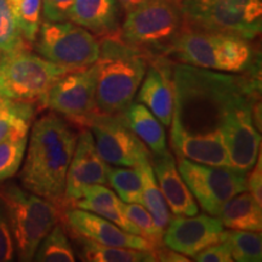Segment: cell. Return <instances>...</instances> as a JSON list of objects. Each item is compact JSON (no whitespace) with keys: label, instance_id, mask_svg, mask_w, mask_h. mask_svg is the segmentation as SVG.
I'll use <instances>...</instances> for the list:
<instances>
[{"label":"cell","instance_id":"6da1fadb","mask_svg":"<svg viewBox=\"0 0 262 262\" xmlns=\"http://www.w3.org/2000/svg\"><path fill=\"white\" fill-rule=\"evenodd\" d=\"M170 140L178 158L231 168L222 133L238 110L260 101V75L219 73L179 63L170 71Z\"/></svg>","mask_w":262,"mask_h":262},{"label":"cell","instance_id":"7a4b0ae2","mask_svg":"<svg viewBox=\"0 0 262 262\" xmlns=\"http://www.w3.org/2000/svg\"><path fill=\"white\" fill-rule=\"evenodd\" d=\"M78 135L58 114L50 112L32 125L19 182L27 191L63 209L66 176Z\"/></svg>","mask_w":262,"mask_h":262},{"label":"cell","instance_id":"3957f363","mask_svg":"<svg viewBox=\"0 0 262 262\" xmlns=\"http://www.w3.org/2000/svg\"><path fill=\"white\" fill-rule=\"evenodd\" d=\"M97 70L95 102L98 114L122 116L133 103L150 58L125 44L120 35L103 38Z\"/></svg>","mask_w":262,"mask_h":262},{"label":"cell","instance_id":"277c9868","mask_svg":"<svg viewBox=\"0 0 262 262\" xmlns=\"http://www.w3.org/2000/svg\"><path fill=\"white\" fill-rule=\"evenodd\" d=\"M169 56L182 63L225 73L260 75V56L249 39L186 26Z\"/></svg>","mask_w":262,"mask_h":262},{"label":"cell","instance_id":"5b68a950","mask_svg":"<svg viewBox=\"0 0 262 262\" xmlns=\"http://www.w3.org/2000/svg\"><path fill=\"white\" fill-rule=\"evenodd\" d=\"M186 27L176 0H145L127 11L120 39L150 60L169 56L170 49Z\"/></svg>","mask_w":262,"mask_h":262},{"label":"cell","instance_id":"8992f818","mask_svg":"<svg viewBox=\"0 0 262 262\" xmlns=\"http://www.w3.org/2000/svg\"><path fill=\"white\" fill-rule=\"evenodd\" d=\"M15 251L19 261H32L35 251L49 232L62 220V209L17 183L0 186Z\"/></svg>","mask_w":262,"mask_h":262},{"label":"cell","instance_id":"52a82bcc","mask_svg":"<svg viewBox=\"0 0 262 262\" xmlns=\"http://www.w3.org/2000/svg\"><path fill=\"white\" fill-rule=\"evenodd\" d=\"M187 27L249 39L262 29V0H176Z\"/></svg>","mask_w":262,"mask_h":262},{"label":"cell","instance_id":"ba28073f","mask_svg":"<svg viewBox=\"0 0 262 262\" xmlns=\"http://www.w3.org/2000/svg\"><path fill=\"white\" fill-rule=\"evenodd\" d=\"M73 70L24 48L0 58V94L12 101L38 103L60 78Z\"/></svg>","mask_w":262,"mask_h":262},{"label":"cell","instance_id":"9c48e42d","mask_svg":"<svg viewBox=\"0 0 262 262\" xmlns=\"http://www.w3.org/2000/svg\"><path fill=\"white\" fill-rule=\"evenodd\" d=\"M33 44L41 57L73 71L93 66L101 51L96 35L71 21L41 22Z\"/></svg>","mask_w":262,"mask_h":262},{"label":"cell","instance_id":"30bf717a","mask_svg":"<svg viewBox=\"0 0 262 262\" xmlns=\"http://www.w3.org/2000/svg\"><path fill=\"white\" fill-rule=\"evenodd\" d=\"M96 64L83 70H74L60 78L39 101L40 108H49L54 113L70 120L78 129H89L97 114Z\"/></svg>","mask_w":262,"mask_h":262},{"label":"cell","instance_id":"8fae6325","mask_svg":"<svg viewBox=\"0 0 262 262\" xmlns=\"http://www.w3.org/2000/svg\"><path fill=\"white\" fill-rule=\"evenodd\" d=\"M178 169L183 181L201 208L217 216L226 202L247 191V173L226 166H212L178 158Z\"/></svg>","mask_w":262,"mask_h":262},{"label":"cell","instance_id":"7c38bea8","mask_svg":"<svg viewBox=\"0 0 262 262\" xmlns=\"http://www.w3.org/2000/svg\"><path fill=\"white\" fill-rule=\"evenodd\" d=\"M89 129L98 155L116 166H137L149 160L150 152L127 126L123 116L96 114Z\"/></svg>","mask_w":262,"mask_h":262},{"label":"cell","instance_id":"4fadbf2b","mask_svg":"<svg viewBox=\"0 0 262 262\" xmlns=\"http://www.w3.org/2000/svg\"><path fill=\"white\" fill-rule=\"evenodd\" d=\"M111 166L98 155L90 129H80L73 158L66 176L63 208H73L83 198V191L90 185H108Z\"/></svg>","mask_w":262,"mask_h":262},{"label":"cell","instance_id":"5bb4252c","mask_svg":"<svg viewBox=\"0 0 262 262\" xmlns=\"http://www.w3.org/2000/svg\"><path fill=\"white\" fill-rule=\"evenodd\" d=\"M224 225L217 216L192 215L176 216L166 226L163 244L172 250L193 257L199 251L222 239Z\"/></svg>","mask_w":262,"mask_h":262},{"label":"cell","instance_id":"9a60e30c","mask_svg":"<svg viewBox=\"0 0 262 262\" xmlns=\"http://www.w3.org/2000/svg\"><path fill=\"white\" fill-rule=\"evenodd\" d=\"M66 224L77 237H83L108 247L129 248L137 250H153L156 247L141 235L124 231L107 219L78 208H68L64 215Z\"/></svg>","mask_w":262,"mask_h":262},{"label":"cell","instance_id":"2e32d148","mask_svg":"<svg viewBox=\"0 0 262 262\" xmlns=\"http://www.w3.org/2000/svg\"><path fill=\"white\" fill-rule=\"evenodd\" d=\"M254 104L238 110L222 133L231 168L242 172L253 168L260 155L261 135L254 123Z\"/></svg>","mask_w":262,"mask_h":262},{"label":"cell","instance_id":"e0dca14e","mask_svg":"<svg viewBox=\"0 0 262 262\" xmlns=\"http://www.w3.org/2000/svg\"><path fill=\"white\" fill-rule=\"evenodd\" d=\"M150 165L160 191L169 209L175 216H192L199 212L194 196L183 181L175 159L169 150L160 155H150Z\"/></svg>","mask_w":262,"mask_h":262},{"label":"cell","instance_id":"ac0fdd59","mask_svg":"<svg viewBox=\"0 0 262 262\" xmlns=\"http://www.w3.org/2000/svg\"><path fill=\"white\" fill-rule=\"evenodd\" d=\"M147 68L142 84L137 91V101L148 108L165 126H170L172 117L173 96L170 67L165 58L152 60Z\"/></svg>","mask_w":262,"mask_h":262},{"label":"cell","instance_id":"d6986e66","mask_svg":"<svg viewBox=\"0 0 262 262\" xmlns=\"http://www.w3.org/2000/svg\"><path fill=\"white\" fill-rule=\"evenodd\" d=\"M120 8L118 0H75L70 21L97 38L116 37L120 32Z\"/></svg>","mask_w":262,"mask_h":262},{"label":"cell","instance_id":"ffe728a7","mask_svg":"<svg viewBox=\"0 0 262 262\" xmlns=\"http://www.w3.org/2000/svg\"><path fill=\"white\" fill-rule=\"evenodd\" d=\"M123 205L124 202L104 185H90L84 188L83 198L75 202L73 208L94 212L129 233L141 235L136 226L124 214Z\"/></svg>","mask_w":262,"mask_h":262},{"label":"cell","instance_id":"44dd1931","mask_svg":"<svg viewBox=\"0 0 262 262\" xmlns=\"http://www.w3.org/2000/svg\"><path fill=\"white\" fill-rule=\"evenodd\" d=\"M124 120L153 155L168 150L166 134L160 120L145 104L131 103L123 114Z\"/></svg>","mask_w":262,"mask_h":262},{"label":"cell","instance_id":"7402d4cb","mask_svg":"<svg viewBox=\"0 0 262 262\" xmlns=\"http://www.w3.org/2000/svg\"><path fill=\"white\" fill-rule=\"evenodd\" d=\"M217 217L229 229L261 232L262 209L261 204L250 192H241L232 196L221 208Z\"/></svg>","mask_w":262,"mask_h":262},{"label":"cell","instance_id":"603a6c76","mask_svg":"<svg viewBox=\"0 0 262 262\" xmlns=\"http://www.w3.org/2000/svg\"><path fill=\"white\" fill-rule=\"evenodd\" d=\"M80 238V258L89 262H149L157 261L153 250L108 247L90 239Z\"/></svg>","mask_w":262,"mask_h":262},{"label":"cell","instance_id":"cb8c5ba5","mask_svg":"<svg viewBox=\"0 0 262 262\" xmlns=\"http://www.w3.org/2000/svg\"><path fill=\"white\" fill-rule=\"evenodd\" d=\"M137 166L140 168L141 181H142V205L152 215L156 224L163 231H165L166 226L171 220V215L156 180L152 165L149 164V160H145Z\"/></svg>","mask_w":262,"mask_h":262},{"label":"cell","instance_id":"d4e9b609","mask_svg":"<svg viewBox=\"0 0 262 262\" xmlns=\"http://www.w3.org/2000/svg\"><path fill=\"white\" fill-rule=\"evenodd\" d=\"M34 114V103L10 101L8 106L0 112V142L15 137L28 136Z\"/></svg>","mask_w":262,"mask_h":262},{"label":"cell","instance_id":"484cf974","mask_svg":"<svg viewBox=\"0 0 262 262\" xmlns=\"http://www.w3.org/2000/svg\"><path fill=\"white\" fill-rule=\"evenodd\" d=\"M221 241L228 244L233 261L260 262L262 260L261 232L229 229L224 231Z\"/></svg>","mask_w":262,"mask_h":262},{"label":"cell","instance_id":"4316f807","mask_svg":"<svg viewBox=\"0 0 262 262\" xmlns=\"http://www.w3.org/2000/svg\"><path fill=\"white\" fill-rule=\"evenodd\" d=\"M33 260L38 262H74L77 260L74 249L60 222L40 242Z\"/></svg>","mask_w":262,"mask_h":262},{"label":"cell","instance_id":"83f0119b","mask_svg":"<svg viewBox=\"0 0 262 262\" xmlns=\"http://www.w3.org/2000/svg\"><path fill=\"white\" fill-rule=\"evenodd\" d=\"M108 185L112 186L124 203L142 204V181L139 166L111 168Z\"/></svg>","mask_w":262,"mask_h":262},{"label":"cell","instance_id":"f1b7e54d","mask_svg":"<svg viewBox=\"0 0 262 262\" xmlns=\"http://www.w3.org/2000/svg\"><path fill=\"white\" fill-rule=\"evenodd\" d=\"M6 3L21 34L33 45L41 24V0H6Z\"/></svg>","mask_w":262,"mask_h":262},{"label":"cell","instance_id":"f546056e","mask_svg":"<svg viewBox=\"0 0 262 262\" xmlns=\"http://www.w3.org/2000/svg\"><path fill=\"white\" fill-rule=\"evenodd\" d=\"M24 48H32L16 24L6 0H0V58Z\"/></svg>","mask_w":262,"mask_h":262},{"label":"cell","instance_id":"4dcf8cb0","mask_svg":"<svg viewBox=\"0 0 262 262\" xmlns=\"http://www.w3.org/2000/svg\"><path fill=\"white\" fill-rule=\"evenodd\" d=\"M28 136L0 142V183L14 178L21 168L27 148Z\"/></svg>","mask_w":262,"mask_h":262},{"label":"cell","instance_id":"1f68e13d","mask_svg":"<svg viewBox=\"0 0 262 262\" xmlns=\"http://www.w3.org/2000/svg\"><path fill=\"white\" fill-rule=\"evenodd\" d=\"M123 210L126 217L139 229L141 237L150 242L156 248L164 245V231L156 224L155 219L152 217V215L145 206L137 204V203H124Z\"/></svg>","mask_w":262,"mask_h":262},{"label":"cell","instance_id":"d6a6232c","mask_svg":"<svg viewBox=\"0 0 262 262\" xmlns=\"http://www.w3.org/2000/svg\"><path fill=\"white\" fill-rule=\"evenodd\" d=\"M15 244L10 228L8 212L0 198V262L15 260Z\"/></svg>","mask_w":262,"mask_h":262},{"label":"cell","instance_id":"836d02e7","mask_svg":"<svg viewBox=\"0 0 262 262\" xmlns=\"http://www.w3.org/2000/svg\"><path fill=\"white\" fill-rule=\"evenodd\" d=\"M75 0H41V15L45 21H70L71 10Z\"/></svg>","mask_w":262,"mask_h":262},{"label":"cell","instance_id":"e575fe53","mask_svg":"<svg viewBox=\"0 0 262 262\" xmlns=\"http://www.w3.org/2000/svg\"><path fill=\"white\" fill-rule=\"evenodd\" d=\"M193 257L198 262H233L231 249L225 241L205 248Z\"/></svg>","mask_w":262,"mask_h":262},{"label":"cell","instance_id":"d590c367","mask_svg":"<svg viewBox=\"0 0 262 262\" xmlns=\"http://www.w3.org/2000/svg\"><path fill=\"white\" fill-rule=\"evenodd\" d=\"M262 160L258 155L255 165L247 173V189L262 205Z\"/></svg>","mask_w":262,"mask_h":262},{"label":"cell","instance_id":"8d00e7d4","mask_svg":"<svg viewBox=\"0 0 262 262\" xmlns=\"http://www.w3.org/2000/svg\"><path fill=\"white\" fill-rule=\"evenodd\" d=\"M153 253H155L157 261H165V262H188L189 261L188 256H186V255H183L181 253H178V251L172 250V249H170L168 247L164 248V245L153 249Z\"/></svg>","mask_w":262,"mask_h":262},{"label":"cell","instance_id":"74e56055","mask_svg":"<svg viewBox=\"0 0 262 262\" xmlns=\"http://www.w3.org/2000/svg\"><path fill=\"white\" fill-rule=\"evenodd\" d=\"M118 2H119V4L122 5L123 9L127 12L134 8H136V6H139L141 3H143L145 0H118Z\"/></svg>","mask_w":262,"mask_h":262},{"label":"cell","instance_id":"f35d334b","mask_svg":"<svg viewBox=\"0 0 262 262\" xmlns=\"http://www.w3.org/2000/svg\"><path fill=\"white\" fill-rule=\"evenodd\" d=\"M10 101L11 100H9V98H6L5 96H3V95L0 94V112H2V111L4 110L6 106H8V104L10 103Z\"/></svg>","mask_w":262,"mask_h":262}]
</instances>
